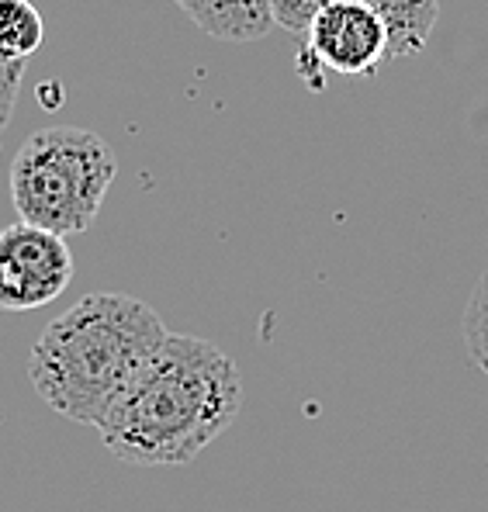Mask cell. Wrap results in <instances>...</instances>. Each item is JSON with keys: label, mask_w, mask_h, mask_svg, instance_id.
I'll return each instance as SVG.
<instances>
[{"label": "cell", "mask_w": 488, "mask_h": 512, "mask_svg": "<svg viewBox=\"0 0 488 512\" xmlns=\"http://www.w3.org/2000/svg\"><path fill=\"white\" fill-rule=\"evenodd\" d=\"M205 35L222 42H257L274 25L270 0H174Z\"/></svg>", "instance_id": "8992f818"}, {"label": "cell", "mask_w": 488, "mask_h": 512, "mask_svg": "<svg viewBox=\"0 0 488 512\" xmlns=\"http://www.w3.org/2000/svg\"><path fill=\"white\" fill-rule=\"evenodd\" d=\"M243 378L232 357L198 336L170 333L104 412V447L135 468L191 464L236 423Z\"/></svg>", "instance_id": "6da1fadb"}, {"label": "cell", "mask_w": 488, "mask_h": 512, "mask_svg": "<svg viewBox=\"0 0 488 512\" xmlns=\"http://www.w3.org/2000/svg\"><path fill=\"white\" fill-rule=\"evenodd\" d=\"M464 346L471 360L488 374V270L478 277L468 308H464Z\"/></svg>", "instance_id": "9c48e42d"}, {"label": "cell", "mask_w": 488, "mask_h": 512, "mask_svg": "<svg viewBox=\"0 0 488 512\" xmlns=\"http://www.w3.org/2000/svg\"><path fill=\"white\" fill-rule=\"evenodd\" d=\"M167 336V326L146 301L94 291L42 329L28 357V378L52 412L97 429Z\"/></svg>", "instance_id": "7a4b0ae2"}, {"label": "cell", "mask_w": 488, "mask_h": 512, "mask_svg": "<svg viewBox=\"0 0 488 512\" xmlns=\"http://www.w3.org/2000/svg\"><path fill=\"white\" fill-rule=\"evenodd\" d=\"M388 32L385 63H402L423 52L440 21V0H364Z\"/></svg>", "instance_id": "52a82bcc"}, {"label": "cell", "mask_w": 488, "mask_h": 512, "mask_svg": "<svg viewBox=\"0 0 488 512\" xmlns=\"http://www.w3.org/2000/svg\"><path fill=\"white\" fill-rule=\"evenodd\" d=\"M45 39V21L32 0H0V59L25 63Z\"/></svg>", "instance_id": "ba28073f"}, {"label": "cell", "mask_w": 488, "mask_h": 512, "mask_svg": "<svg viewBox=\"0 0 488 512\" xmlns=\"http://www.w3.org/2000/svg\"><path fill=\"white\" fill-rule=\"evenodd\" d=\"M388 56V32L364 0H336L322 7L305 32L302 77L312 90H326V73L374 77Z\"/></svg>", "instance_id": "277c9868"}, {"label": "cell", "mask_w": 488, "mask_h": 512, "mask_svg": "<svg viewBox=\"0 0 488 512\" xmlns=\"http://www.w3.org/2000/svg\"><path fill=\"white\" fill-rule=\"evenodd\" d=\"M21 77H25V63H11V59H0V132L7 128L14 115V104H18Z\"/></svg>", "instance_id": "8fae6325"}, {"label": "cell", "mask_w": 488, "mask_h": 512, "mask_svg": "<svg viewBox=\"0 0 488 512\" xmlns=\"http://www.w3.org/2000/svg\"><path fill=\"white\" fill-rule=\"evenodd\" d=\"M73 253L66 236L39 225H7L0 229V308L35 312L70 288Z\"/></svg>", "instance_id": "5b68a950"}, {"label": "cell", "mask_w": 488, "mask_h": 512, "mask_svg": "<svg viewBox=\"0 0 488 512\" xmlns=\"http://www.w3.org/2000/svg\"><path fill=\"white\" fill-rule=\"evenodd\" d=\"M115 173V153L101 135L77 125H52L28 135L14 156L11 201L21 222L56 236H77L94 225Z\"/></svg>", "instance_id": "3957f363"}, {"label": "cell", "mask_w": 488, "mask_h": 512, "mask_svg": "<svg viewBox=\"0 0 488 512\" xmlns=\"http://www.w3.org/2000/svg\"><path fill=\"white\" fill-rule=\"evenodd\" d=\"M329 4H336V0H270V14H274L277 28H284L291 35H305L315 14Z\"/></svg>", "instance_id": "30bf717a"}]
</instances>
